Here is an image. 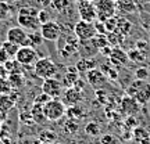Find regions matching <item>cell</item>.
<instances>
[{
  "mask_svg": "<svg viewBox=\"0 0 150 144\" xmlns=\"http://www.w3.org/2000/svg\"><path fill=\"white\" fill-rule=\"evenodd\" d=\"M131 29H132V24L127 20V18H120L118 17V21H117V29L114 32L120 33L121 36H128L131 33Z\"/></svg>",
  "mask_w": 150,
  "mask_h": 144,
  "instance_id": "d6986e66",
  "label": "cell"
},
{
  "mask_svg": "<svg viewBox=\"0 0 150 144\" xmlns=\"http://www.w3.org/2000/svg\"><path fill=\"white\" fill-rule=\"evenodd\" d=\"M140 107H142V105H140L139 103L129 96H125L122 100H121V111H122L127 117H135V115L139 112Z\"/></svg>",
  "mask_w": 150,
  "mask_h": 144,
  "instance_id": "4fadbf2b",
  "label": "cell"
},
{
  "mask_svg": "<svg viewBox=\"0 0 150 144\" xmlns=\"http://www.w3.org/2000/svg\"><path fill=\"white\" fill-rule=\"evenodd\" d=\"M115 0H99L96 4V13H97V20L104 22L106 20L114 17L115 14Z\"/></svg>",
  "mask_w": 150,
  "mask_h": 144,
  "instance_id": "52a82bcc",
  "label": "cell"
},
{
  "mask_svg": "<svg viewBox=\"0 0 150 144\" xmlns=\"http://www.w3.org/2000/svg\"><path fill=\"white\" fill-rule=\"evenodd\" d=\"M79 72H67L64 76V82H63V85L68 89V87H74L75 83L78 82L79 79Z\"/></svg>",
  "mask_w": 150,
  "mask_h": 144,
  "instance_id": "f1b7e54d",
  "label": "cell"
},
{
  "mask_svg": "<svg viewBox=\"0 0 150 144\" xmlns=\"http://www.w3.org/2000/svg\"><path fill=\"white\" fill-rule=\"evenodd\" d=\"M92 43L96 46V48L100 51L102 48H104V47H107V46H110L108 44V39H107V36L106 35H103V33H96V36L92 39Z\"/></svg>",
  "mask_w": 150,
  "mask_h": 144,
  "instance_id": "4316f807",
  "label": "cell"
},
{
  "mask_svg": "<svg viewBox=\"0 0 150 144\" xmlns=\"http://www.w3.org/2000/svg\"><path fill=\"white\" fill-rule=\"evenodd\" d=\"M75 67H76L78 72H89V71L97 68V63H96V60H93V58H81L75 64Z\"/></svg>",
  "mask_w": 150,
  "mask_h": 144,
  "instance_id": "ac0fdd59",
  "label": "cell"
},
{
  "mask_svg": "<svg viewBox=\"0 0 150 144\" xmlns=\"http://www.w3.org/2000/svg\"><path fill=\"white\" fill-rule=\"evenodd\" d=\"M52 100V97H49L47 94H45V93H40V94H38L35 97V100H33V104H38V105H45L46 103H49Z\"/></svg>",
  "mask_w": 150,
  "mask_h": 144,
  "instance_id": "f35d334b",
  "label": "cell"
},
{
  "mask_svg": "<svg viewBox=\"0 0 150 144\" xmlns=\"http://www.w3.org/2000/svg\"><path fill=\"white\" fill-rule=\"evenodd\" d=\"M38 14H39V10H36L35 7H22L18 10V24L20 27L24 28L25 31L29 29V31H36L40 28V22H39V18H38Z\"/></svg>",
  "mask_w": 150,
  "mask_h": 144,
  "instance_id": "7a4b0ae2",
  "label": "cell"
},
{
  "mask_svg": "<svg viewBox=\"0 0 150 144\" xmlns=\"http://www.w3.org/2000/svg\"><path fill=\"white\" fill-rule=\"evenodd\" d=\"M38 18H39V22H40V25H42V24H45V22L50 21V14H49L47 10H39Z\"/></svg>",
  "mask_w": 150,
  "mask_h": 144,
  "instance_id": "b9f144b4",
  "label": "cell"
},
{
  "mask_svg": "<svg viewBox=\"0 0 150 144\" xmlns=\"http://www.w3.org/2000/svg\"><path fill=\"white\" fill-rule=\"evenodd\" d=\"M96 27L93 22H88V21H82L76 22L74 25V35L79 40H91L96 36Z\"/></svg>",
  "mask_w": 150,
  "mask_h": 144,
  "instance_id": "5b68a950",
  "label": "cell"
},
{
  "mask_svg": "<svg viewBox=\"0 0 150 144\" xmlns=\"http://www.w3.org/2000/svg\"><path fill=\"white\" fill-rule=\"evenodd\" d=\"M13 91L10 82L7 78H0V94H10Z\"/></svg>",
  "mask_w": 150,
  "mask_h": 144,
  "instance_id": "836d02e7",
  "label": "cell"
},
{
  "mask_svg": "<svg viewBox=\"0 0 150 144\" xmlns=\"http://www.w3.org/2000/svg\"><path fill=\"white\" fill-rule=\"evenodd\" d=\"M108 58H110V61H111V64L115 65V67H124V65H127V63L129 61L128 54L125 53L122 48L118 47V46L112 47L111 54H110Z\"/></svg>",
  "mask_w": 150,
  "mask_h": 144,
  "instance_id": "9a60e30c",
  "label": "cell"
},
{
  "mask_svg": "<svg viewBox=\"0 0 150 144\" xmlns=\"http://www.w3.org/2000/svg\"><path fill=\"white\" fill-rule=\"evenodd\" d=\"M65 108L64 103L61 101L60 98H52L49 103H46L43 105V112H45V117L47 121H52V122H56L65 115Z\"/></svg>",
  "mask_w": 150,
  "mask_h": 144,
  "instance_id": "277c9868",
  "label": "cell"
},
{
  "mask_svg": "<svg viewBox=\"0 0 150 144\" xmlns=\"http://www.w3.org/2000/svg\"><path fill=\"white\" fill-rule=\"evenodd\" d=\"M1 46H3V48L6 50V53L8 54V57H10V58H16L17 53H18V50H20V46H17V44L8 42V40L3 42L1 43Z\"/></svg>",
  "mask_w": 150,
  "mask_h": 144,
  "instance_id": "f546056e",
  "label": "cell"
},
{
  "mask_svg": "<svg viewBox=\"0 0 150 144\" xmlns=\"http://www.w3.org/2000/svg\"><path fill=\"white\" fill-rule=\"evenodd\" d=\"M103 68L100 71H102L103 74L107 76V79H111V80H117L118 78V72L117 70L114 68V67H108V65H102Z\"/></svg>",
  "mask_w": 150,
  "mask_h": 144,
  "instance_id": "1f68e13d",
  "label": "cell"
},
{
  "mask_svg": "<svg viewBox=\"0 0 150 144\" xmlns=\"http://www.w3.org/2000/svg\"><path fill=\"white\" fill-rule=\"evenodd\" d=\"M127 54H128V58L132 63H135V64H142V63H145V60H146V54L139 51L138 48H132Z\"/></svg>",
  "mask_w": 150,
  "mask_h": 144,
  "instance_id": "484cf974",
  "label": "cell"
},
{
  "mask_svg": "<svg viewBox=\"0 0 150 144\" xmlns=\"http://www.w3.org/2000/svg\"><path fill=\"white\" fill-rule=\"evenodd\" d=\"M42 35H40V32H38V31H32V33H28V39L27 42H25V44L24 46H29V47H36V46H39L40 43H42Z\"/></svg>",
  "mask_w": 150,
  "mask_h": 144,
  "instance_id": "cb8c5ba5",
  "label": "cell"
},
{
  "mask_svg": "<svg viewBox=\"0 0 150 144\" xmlns=\"http://www.w3.org/2000/svg\"><path fill=\"white\" fill-rule=\"evenodd\" d=\"M127 96L135 98L140 105H146L150 101V83L147 80L135 79L127 89Z\"/></svg>",
  "mask_w": 150,
  "mask_h": 144,
  "instance_id": "6da1fadb",
  "label": "cell"
},
{
  "mask_svg": "<svg viewBox=\"0 0 150 144\" xmlns=\"http://www.w3.org/2000/svg\"><path fill=\"white\" fill-rule=\"evenodd\" d=\"M42 91L52 98H59L63 94V83L56 78L45 79L42 83Z\"/></svg>",
  "mask_w": 150,
  "mask_h": 144,
  "instance_id": "9c48e42d",
  "label": "cell"
},
{
  "mask_svg": "<svg viewBox=\"0 0 150 144\" xmlns=\"http://www.w3.org/2000/svg\"><path fill=\"white\" fill-rule=\"evenodd\" d=\"M14 105H16V101L8 94H0V112L1 114L6 115Z\"/></svg>",
  "mask_w": 150,
  "mask_h": 144,
  "instance_id": "44dd1931",
  "label": "cell"
},
{
  "mask_svg": "<svg viewBox=\"0 0 150 144\" xmlns=\"http://www.w3.org/2000/svg\"><path fill=\"white\" fill-rule=\"evenodd\" d=\"M78 51L81 53L82 58H92L99 50H97L96 46L92 43V39H91V40H79Z\"/></svg>",
  "mask_w": 150,
  "mask_h": 144,
  "instance_id": "2e32d148",
  "label": "cell"
},
{
  "mask_svg": "<svg viewBox=\"0 0 150 144\" xmlns=\"http://www.w3.org/2000/svg\"><path fill=\"white\" fill-rule=\"evenodd\" d=\"M78 11H79V15L82 21L93 22L97 18L96 6L92 4L89 0H79L78 1Z\"/></svg>",
  "mask_w": 150,
  "mask_h": 144,
  "instance_id": "30bf717a",
  "label": "cell"
},
{
  "mask_svg": "<svg viewBox=\"0 0 150 144\" xmlns=\"http://www.w3.org/2000/svg\"><path fill=\"white\" fill-rule=\"evenodd\" d=\"M117 21H118V17H115V15L104 21V27H106L107 33L108 32H114V31L117 29Z\"/></svg>",
  "mask_w": 150,
  "mask_h": 144,
  "instance_id": "d590c367",
  "label": "cell"
},
{
  "mask_svg": "<svg viewBox=\"0 0 150 144\" xmlns=\"http://www.w3.org/2000/svg\"><path fill=\"white\" fill-rule=\"evenodd\" d=\"M149 140H150V137H149Z\"/></svg>",
  "mask_w": 150,
  "mask_h": 144,
  "instance_id": "681fc988",
  "label": "cell"
},
{
  "mask_svg": "<svg viewBox=\"0 0 150 144\" xmlns=\"http://www.w3.org/2000/svg\"><path fill=\"white\" fill-rule=\"evenodd\" d=\"M149 137H150V133L145 128H142V126H138V128H135L132 130V139L138 144L145 141V140H149Z\"/></svg>",
  "mask_w": 150,
  "mask_h": 144,
  "instance_id": "603a6c76",
  "label": "cell"
},
{
  "mask_svg": "<svg viewBox=\"0 0 150 144\" xmlns=\"http://www.w3.org/2000/svg\"><path fill=\"white\" fill-rule=\"evenodd\" d=\"M115 7H117L118 11H122L125 14L135 13L138 8L135 0H115Z\"/></svg>",
  "mask_w": 150,
  "mask_h": 144,
  "instance_id": "e0dca14e",
  "label": "cell"
},
{
  "mask_svg": "<svg viewBox=\"0 0 150 144\" xmlns=\"http://www.w3.org/2000/svg\"><path fill=\"white\" fill-rule=\"evenodd\" d=\"M10 60V57H8V54L6 53V50L3 48V46H1V43H0V65H3L4 63H7Z\"/></svg>",
  "mask_w": 150,
  "mask_h": 144,
  "instance_id": "bcb514c9",
  "label": "cell"
},
{
  "mask_svg": "<svg viewBox=\"0 0 150 144\" xmlns=\"http://www.w3.org/2000/svg\"><path fill=\"white\" fill-rule=\"evenodd\" d=\"M7 79H8V82H10V85L13 89H16V90L22 89V86H24V75H22V72L10 74Z\"/></svg>",
  "mask_w": 150,
  "mask_h": 144,
  "instance_id": "7402d4cb",
  "label": "cell"
},
{
  "mask_svg": "<svg viewBox=\"0 0 150 144\" xmlns=\"http://www.w3.org/2000/svg\"><path fill=\"white\" fill-rule=\"evenodd\" d=\"M11 15V7L10 4L4 1V0H0V21H4L7 18H10Z\"/></svg>",
  "mask_w": 150,
  "mask_h": 144,
  "instance_id": "4dcf8cb0",
  "label": "cell"
},
{
  "mask_svg": "<svg viewBox=\"0 0 150 144\" xmlns=\"http://www.w3.org/2000/svg\"><path fill=\"white\" fill-rule=\"evenodd\" d=\"M96 97H97V100H100V103L102 104H106V100H108V97H107V91H104L103 89H97L96 90Z\"/></svg>",
  "mask_w": 150,
  "mask_h": 144,
  "instance_id": "ee69618b",
  "label": "cell"
},
{
  "mask_svg": "<svg viewBox=\"0 0 150 144\" xmlns=\"http://www.w3.org/2000/svg\"><path fill=\"white\" fill-rule=\"evenodd\" d=\"M64 100L68 105H78L83 100V90L78 87H68L64 93Z\"/></svg>",
  "mask_w": 150,
  "mask_h": 144,
  "instance_id": "5bb4252c",
  "label": "cell"
},
{
  "mask_svg": "<svg viewBox=\"0 0 150 144\" xmlns=\"http://www.w3.org/2000/svg\"><path fill=\"white\" fill-rule=\"evenodd\" d=\"M31 115L35 123H45L47 119L45 117V112H43V105H38V104H32L31 107Z\"/></svg>",
  "mask_w": 150,
  "mask_h": 144,
  "instance_id": "ffe728a7",
  "label": "cell"
},
{
  "mask_svg": "<svg viewBox=\"0 0 150 144\" xmlns=\"http://www.w3.org/2000/svg\"><path fill=\"white\" fill-rule=\"evenodd\" d=\"M135 48H138L139 51H142V53H147V50L150 48V44L146 40H138L136 42V44H135Z\"/></svg>",
  "mask_w": 150,
  "mask_h": 144,
  "instance_id": "60d3db41",
  "label": "cell"
},
{
  "mask_svg": "<svg viewBox=\"0 0 150 144\" xmlns=\"http://www.w3.org/2000/svg\"><path fill=\"white\" fill-rule=\"evenodd\" d=\"M65 115L68 119H75V121H78L82 118L83 115V111H82V108L79 105H71L70 108H67V111H65Z\"/></svg>",
  "mask_w": 150,
  "mask_h": 144,
  "instance_id": "83f0119b",
  "label": "cell"
},
{
  "mask_svg": "<svg viewBox=\"0 0 150 144\" xmlns=\"http://www.w3.org/2000/svg\"><path fill=\"white\" fill-rule=\"evenodd\" d=\"M100 144H121V143H120V139H117L114 134L106 133L100 137Z\"/></svg>",
  "mask_w": 150,
  "mask_h": 144,
  "instance_id": "e575fe53",
  "label": "cell"
},
{
  "mask_svg": "<svg viewBox=\"0 0 150 144\" xmlns=\"http://www.w3.org/2000/svg\"><path fill=\"white\" fill-rule=\"evenodd\" d=\"M39 139H40V141H42V143H52V141L56 139V134H54V132L45 130V132H42V133H40Z\"/></svg>",
  "mask_w": 150,
  "mask_h": 144,
  "instance_id": "8d00e7d4",
  "label": "cell"
},
{
  "mask_svg": "<svg viewBox=\"0 0 150 144\" xmlns=\"http://www.w3.org/2000/svg\"><path fill=\"white\" fill-rule=\"evenodd\" d=\"M149 70L146 68V67H139L138 70L135 71V76H136V79H140V80H147L149 78Z\"/></svg>",
  "mask_w": 150,
  "mask_h": 144,
  "instance_id": "74e56055",
  "label": "cell"
},
{
  "mask_svg": "<svg viewBox=\"0 0 150 144\" xmlns=\"http://www.w3.org/2000/svg\"><path fill=\"white\" fill-rule=\"evenodd\" d=\"M33 72L38 78L40 79H49V78H54V75L57 74V65L53 60L43 57L39 58L33 65Z\"/></svg>",
  "mask_w": 150,
  "mask_h": 144,
  "instance_id": "3957f363",
  "label": "cell"
},
{
  "mask_svg": "<svg viewBox=\"0 0 150 144\" xmlns=\"http://www.w3.org/2000/svg\"><path fill=\"white\" fill-rule=\"evenodd\" d=\"M4 118H6V115H4V114H1V112H0V123H1L3 121H4Z\"/></svg>",
  "mask_w": 150,
  "mask_h": 144,
  "instance_id": "c3c4849f",
  "label": "cell"
},
{
  "mask_svg": "<svg viewBox=\"0 0 150 144\" xmlns=\"http://www.w3.org/2000/svg\"><path fill=\"white\" fill-rule=\"evenodd\" d=\"M78 129H79V125H78V121H75V119H68L64 125V130L67 133L74 134L78 132Z\"/></svg>",
  "mask_w": 150,
  "mask_h": 144,
  "instance_id": "d6a6232c",
  "label": "cell"
},
{
  "mask_svg": "<svg viewBox=\"0 0 150 144\" xmlns=\"http://www.w3.org/2000/svg\"><path fill=\"white\" fill-rule=\"evenodd\" d=\"M6 37H7L6 40H8V42L14 43V44H17V46H20V47H21V46H24L25 42H27L28 32L21 27H13V28H10V29L7 31Z\"/></svg>",
  "mask_w": 150,
  "mask_h": 144,
  "instance_id": "8fae6325",
  "label": "cell"
},
{
  "mask_svg": "<svg viewBox=\"0 0 150 144\" xmlns=\"http://www.w3.org/2000/svg\"><path fill=\"white\" fill-rule=\"evenodd\" d=\"M124 126H125L127 129L138 128V121H136V118L135 117H128L127 118V121H125V123H124Z\"/></svg>",
  "mask_w": 150,
  "mask_h": 144,
  "instance_id": "7bdbcfd3",
  "label": "cell"
},
{
  "mask_svg": "<svg viewBox=\"0 0 150 144\" xmlns=\"http://www.w3.org/2000/svg\"><path fill=\"white\" fill-rule=\"evenodd\" d=\"M67 4H68L67 0H53L52 1V6H53L54 8H57L59 11H61L64 7H67Z\"/></svg>",
  "mask_w": 150,
  "mask_h": 144,
  "instance_id": "f6af8a7d",
  "label": "cell"
},
{
  "mask_svg": "<svg viewBox=\"0 0 150 144\" xmlns=\"http://www.w3.org/2000/svg\"><path fill=\"white\" fill-rule=\"evenodd\" d=\"M85 133L88 136H91V137H97V136H100V133H102V129H100L97 122L91 121V122H88L85 125Z\"/></svg>",
  "mask_w": 150,
  "mask_h": 144,
  "instance_id": "d4e9b609",
  "label": "cell"
},
{
  "mask_svg": "<svg viewBox=\"0 0 150 144\" xmlns=\"http://www.w3.org/2000/svg\"><path fill=\"white\" fill-rule=\"evenodd\" d=\"M16 60L24 67H31V65H35V63L39 60V57H38L36 50L33 47L21 46L16 55Z\"/></svg>",
  "mask_w": 150,
  "mask_h": 144,
  "instance_id": "ba28073f",
  "label": "cell"
},
{
  "mask_svg": "<svg viewBox=\"0 0 150 144\" xmlns=\"http://www.w3.org/2000/svg\"><path fill=\"white\" fill-rule=\"evenodd\" d=\"M111 50H112V47L107 46V47L102 48V50H100V53H102L103 55H104V57H110V54H111Z\"/></svg>",
  "mask_w": 150,
  "mask_h": 144,
  "instance_id": "7dc6e473",
  "label": "cell"
},
{
  "mask_svg": "<svg viewBox=\"0 0 150 144\" xmlns=\"http://www.w3.org/2000/svg\"><path fill=\"white\" fill-rule=\"evenodd\" d=\"M39 32H40V35H42V37L45 40L56 42V40H59V37L61 36V27H60V24L57 21L50 20V21L45 22V24L40 25Z\"/></svg>",
  "mask_w": 150,
  "mask_h": 144,
  "instance_id": "8992f818",
  "label": "cell"
},
{
  "mask_svg": "<svg viewBox=\"0 0 150 144\" xmlns=\"http://www.w3.org/2000/svg\"><path fill=\"white\" fill-rule=\"evenodd\" d=\"M20 121L22 123H25V125H32L33 119H32V115H31V111H24L20 114Z\"/></svg>",
  "mask_w": 150,
  "mask_h": 144,
  "instance_id": "ab89813d",
  "label": "cell"
},
{
  "mask_svg": "<svg viewBox=\"0 0 150 144\" xmlns=\"http://www.w3.org/2000/svg\"><path fill=\"white\" fill-rule=\"evenodd\" d=\"M86 79H88V83H89L95 90L102 89L103 86L107 83V80H108L107 76L103 74L100 70H97V68L89 71V72H86Z\"/></svg>",
  "mask_w": 150,
  "mask_h": 144,
  "instance_id": "7c38bea8",
  "label": "cell"
}]
</instances>
